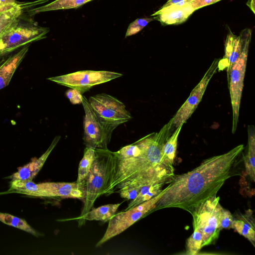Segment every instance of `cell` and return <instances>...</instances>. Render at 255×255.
<instances>
[{
    "mask_svg": "<svg viewBox=\"0 0 255 255\" xmlns=\"http://www.w3.org/2000/svg\"><path fill=\"white\" fill-rule=\"evenodd\" d=\"M244 148L240 144L229 151L204 160L187 173L173 175L154 209L176 208L189 213L201 203L216 195L232 176L237 158Z\"/></svg>",
    "mask_w": 255,
    "mask_h": 255,
    "instance_id": "6da1fadb",
    "label": "cell"
},
{
    "mask_svg": "<svg viewBox=\"0 0 255 255\" xmlns=\"http://www.w3.org/2000/svg\"><path fill=\"white\" fill-rule=\"evenodd\" d=\"M165 139L151 133L136 142L113 152L109 174L102 195H109L128 185L142 187L168 179L173 171L160 164Z\"/></svg>",
    "mask_w": 255,
    "mask_h": 255,
    "instance_id": "7a4b0ae2",
    "label": "cell"
},
{
    "mask_svg": "<svg viewBox=\"0 0 255 255\" xmlns=\"http://www.w3.org/2000/svg\"><path fill=\"white\" fill-rule=\"evenodd\" d=\"M95 150V158L83 185V207L78 218L90 211L96 199L102 195L111 164L113 151L108 148H96Z\"/></svg>",
    "mask_w": 255,
    "mask_h": 255,
    "instance_id": "3957f363",
    "label": "cell"
},
{
    "mask_svg": "<svg viewBox=\"0 0 255 255\" xmlns=\"http://www.w3.org/2000/svg\"><path fill=\"white\" fill-rule=\"evenodd\" d=\"M220 197L213 196L195 208L193 217L192 236L202 241V248L214 243L222 229L218 214Z\"/></svg>",
    "mask_w": 255,
    "mask_h": 255,
    "instance_id": "277c9868",
    "label": "cell"
},
{
    "mask_svg": "<svg viewBox=\"0 0 255 255\" xmlns=\"http://www.w3.org/2000/svg\"><path fill=\"white\" fill-rule=\"evenodd\" d=\"M8 192L40 197H59L83 200L85 194L76 182H44L35 183L32 181L12 180Z\"/></svg>",
    "mask_w": 255,
    "mask_h": 255,
    "instance_id": "5b68a950",
    "label": "cell"
},
{
    "mask_svg": "<svg viewBox=\"0 0 255 255\" xmlns=\"http://www.w3.org/2000/svg\"><path fill=\"white\" fill-rule=\"evenodd\" d=\"M88 100L110 137L117 127L132 118L125 104L110 95L99 94L90 96Z\"/></svg>",
    "mask_w": 255,
    "mask_h": 255,
    "instance_id": "8992f818",
    "label": "cell"
},
{
    "mask_svg": "<svg viewBox=\"0 0 255 255\" xmlns=\"http://www.w3.org/2000/svg\"><path fill=\"white\" fill-rule=\"evenodd\" d=\"M163 190V189H162ZM163 193L138 205L115 214L109 220L107 229L96 247H98L112 238L120 235L149 212L152 211Z\"/></svg>",
    "mask_w": 255,
    "mask_h": 255,
    "instance_id": "52a82bcc",
    "label": "cell"
},
{
    "mask_svg": "<svg viewBox=\"0 0 255 255\" xmlns=\"http://www.w3.org/2000/svg\"><path fill=\"white\" fill-rule=\"evenodd\" d=\"M49 31L47 27L20 24L19 22L0 36V56L45 38Z\"/></svg>",
    "mask_w": 255,
    "mask_h": 255,
    "instance_id": "ba28073f",
    "label": "cell"
},
{
    "mask_svg": "<svg viewBox=\"0 0 255 255\" xmlns=\"http://www.w3.org/2000/svg\"><path fill=\"white\" fill-rule=\"evenodd\" d=\"M122 76L121 73L109 71L81 70L50 77L47 80L70 88L76 89L83 94L94 86Z\"/></svg>",
    "mask_w": 255,
    "mask_h": 255,
    "instance_id": "9c48e42d",
    "label": "cell"
},
{
    "mask_svg": "<svg viewBox=\"0 0 255 255\" xmlns=\"http://www.w3.org/2000/svg\"><path fill=\"white\" fill-rule=\"evenodd\" d=\"M251 39L245 43L243 50L228 73V79L233 110L232 133L236 132L239 118V112L244 80Z\"/></svg>",
    "mask_w": 255,
    "mask_h": 255,
    "instance_id": "30bf717a",
    "label": "cell"
},
{
    "mask_svg": "<svg viewBox=\"0 0 255 255\" xmlns=\"http://www.w3.org/2000/svg\"><path fill=\"white\" fill-rule=\"evenodd\" d=\"M82 104L85 116L83 120V140L86 147L107 148L111 137L91 107L88 100L83 96Z\"/></svg>",
    "mask_w": 255,
    "mask_h": 255,
    "instance_id": "8fae6325",
    "label": "cell"
},
{
    "mask_svg": "<svg viewBox=\"0 0 255 255\" xmlns=\"http://www.w3.org/2000/svg\"><path fill=\"white\" fill-rule=\"evenodd\" d=\"M219 60V59H215L213 61L201 80L172 118L173 128H176L180 125H183L195 111L202 99L209 82L218 69Z\"/></svg>",
    "mask_w": 255,
    "mask_h": 255,
    "instance_id": "7c38bea8",
    "label": "cell"
},
{
    "mask_svg": "<svg viewBox=\"0 0 255 255\" xmlns=\"http://www.w3.org/2000/svg\"><path fill=\"white\" fill-rule=\"evenodd\" d=\"M251 35L252 30L249 28L243 30L239 36L229 31L225 43V55L218 61V68L220 71L227 68V72L230 71L239 57L246 42L251 39Z\"/></svg>",
    "mask_w": 255,
    "mask_h": 255,
    "instance_id": "4fadbf2b",
    "label": "cell"
},
{
    "mask_svg": "<svg viewBox=\"0 0 255 255\" xmlns=\"http://www.w3.org/2000/svg\"><path fill=\"white\" fill-rule=\"evenodd\" d=\"M194 11L191 4L188 3L160 8L151 16H154L155 19L163 25L179 24L185 22Z\"/></svg>",
    "mask_w": 255,
    "mask_h": 255,
    "instance_id": "5bb4252c",
    "label": "cell"
},
{
    "mask_svg": "<svg viewBox=\"0 0 255 255\" xmlns=\"http://www.w3.org/2000/svg\"><path fill=\"white\" fill-rule=\"evenodd\" d=\"M60 138V135L56 136L47 150L40 157L32 160L31 162L22 167H18L17 171L8 177V178L11 180L32 181V179L42 168L49 155L58 142Z\"/></svg>",
    "mask_w": 255,
    "mask_h": 255,
    "instance_id": "9a60e30c",
    "label": "cell"
},
{
    "mask_svg": "<svg viewBox=\"0 0 255 255\" xmlns=\"http://www.w3.org/2000/svg\"><path fill=\"white\" fill-rule=\"evenodd\" d=\"M28 50V45H26L16 54L11 55L0 63V90L9 84Z\"/></svg>",
    "mask_w": 255,
    "mask_h": 255,
    "instance_id": "2e32d148",
    "label": "cell"
},
{
    "mask_svg": "<svg viewBox=\"0 0 255 255\" xmlns=\"http://www.w3.org/2000/svg\"><path fill=\"white\" fill-rule=\"evenodd\" d=\"M255 222L253 211L249 209L234 220L232 228L247 239L255 247Z\"/></svg>",
    "mask_w": 255,
    "mask_h": 255,
    "instance_id": "e0dca14e",
    "label": "cell"
},
{
    "mask_svg": "<svg viewBox=\"0 0 255 255\" xmlns=\"http://www.w3.org/2000/svg\"><path fill=\"white\" fill-rule=\"evenodd\" d=\"M23 9L17 2L0 7V36L19 22Z\"/></svg>",
    "mask_w": 255,
    "mask_h": 255,
    "instance_id": "ac0fdd59",
    "label": "cell"
},
{
    "mask_svg": "<svg viewBox=\"0 0 255 255\" xmlns=\"http://www.w3.org/2000/svg\"><path fill=\"white\" fill-rule=\"evenodd\" d=\"M183 125H180L165 142L161 151L160 164L173 171V164L175 157L178 137Z\"/></svg>",
    "mask_w": 255,
    "mask_h": 255,
    "instance_id": "d6986e66",
    "label": "cell"
},
{
    "mask_svg": "<svg viewBox=\"0 0 255 255\" xmlns=\"http://www.w3.org/2000/svg\"><path fill=\"white\" fill-rule=\"evenodd\" d=\"M121 204H110L91 209L84 216L76 218L79 221V226L83 225L86 221H109L116 213Z\"/></svg>",
    "mask_w": 255,
    "mask_h": 255,
    "instance_id": "ffe728a7",
    "label": "cell"
},
{
    "mask_svg": "<svg viewBox=\"0 0 255 255\" xmlns=\"http://www.w3.org/2000/svg\"><path fill=\"white\" fill-rule=\"evenodd\" d=\"M169 179L158 181L142 186L137 196L130 201L125 210L149 200L159 194L162 190L163 186L167 183Z\"/></svg>",
    "mask_w": 255,
    "mask_h": 255,
    "instance_id": "44dd1931",
    "label": "cell"
},
{
    "mask_svg": "<svg viewBox=\"0 0 255 255\" xmlns=\"http://www.w3.org/2000/svg\"><path fill=\"white\" fill-rule=\"evenodd\" d=\"M248 150L244 156L246 171L251 180L255 181V133L254 126H248Z\"/></svg>",
    "mask_w": 255,
    "mask_h": 255,
    "instance_id": "7402d4cb",
    "label": "cell"
},
{
    "mask_svg": "<svg viewBox=\"0 0 255 255\" xmlns=\"http://www.w3.org/2000/svg\"><path fill=\"white\" fill-rule=\"evenodd\" d=\"M95 156L94 148L86 147L84 149L83 157L79 165L78 178L76 182L78 188L83 191L85 180L90 171Z\"/></svg>",
    "mask_w": 255,
    "mask_h": 255,
    "instance_id": "603a6c76",
    "label": "cell"
},
{
    "mask_svg": "<svg viewBox=\"0 0 255 255\" xmlns=\"http://www.w3.org/2000/svg\"><path fill=\"white\" fill-rule=\"evenodd\" d=\"M92 0H55L35 9V12L76 8Z\"/></svg>",
    "mask_w": 255,
    "mask_h": 255,
    "instance_id": "cb8c5ba5",
    "label": "cell"
},
{
    "mask_svg": "<svg viewBox=\"0 0 255 255\" xmlns=\"http://www.w3.org/2000/svg\"><path fill=\"white\" fill-rule=\"evenodd\" d=\"M0 221L5 224L28 232L34 236L38 237L42 235L30 226L25 220L11 214L0 212Z\"/></svg>",
    "mask_w": 255,
    "mask_h": 255,
    "instance_id": "d4e9b609",
    "label": "cell"
},
{
    "mask_svg": "<svg viewBox=\"0 0 255 255\" xmlns=\"http://www.w3.org/2000/svg\"><path fill=\"white\" fill-rule=\"evenodd\" d=\"M154 19V17L136 19L128 25L125 37H127L137 33L148 23Z\"/></svg>",
    "mask_w": 255,
    "mask_h": 255,
    "instance_id": "484cf974",
    "label": "cell"
},
{
    "mask_svg": "<svg viewBox=\"0 0 255 255\" xmlns=\"http://www.w3.org/2000/svg\"><path fill=\"white\" fill-rule=\"evenodd\" d=\"M141 188L138 186L128 185L122 187L117 193L120 194L121 197L131 201L137 196Z\"/></svg>",
    "mask_w": 255,
    "mask_h": 255,
    "instance_id": "4316f807",
    "label": "cell"
},
{
    "mask_svg": "<svg viewBox=\"0 0 255 255\" xmlns=\"http://www.w3.org/2000/svg\"><path fill=\"white\" fill-rule=\"evenodd\" d=\"M218 218L222 229L232 228L234 217L229 211L223 208L222 206L219 211Z\"/></svg>",
    "mask_w": 255,
    "mask_h": 255,
    "instance_id": "83f0119b",
    "label": "cell"
},
{
    "mask_svg": "<svg viewBox=\"0 0 255 255\" xmlns=\"http://www.w3.org/2000/svg\"><path fill=\"white\" fill-rule=\"evenodd\" d=\"M65 96L73 105L82 104V93L75 88H70L65 92Z\"/></svg>",
    "mask_w": 255,
    "mask_h": 255,
    "instance_id": "f1b7e54d",
    "label": "cell"
},
{
    "mask_svg": "<svg viewBox=\"0 0 255 255\" xmlns=\"http://www.w3.org/2000/svg\"><path fill=\"white\" fill-rule=\"evenodd\" d=\"M221 0H193L189 3L196 10L207 5L215 3Z\"/></svg>",
    "mask_w": 255,
    "mask_h": 255,
    "instance_id": "f546056e",
    "label": "cell"
},
{
    "mask_svg": "<svg viewBox=\"0 0 255 255\" xmlns=\"http://www.w3.org/2000/svg\"><path fill=\"white\" fill-rule=\"evenodd\" d=\"M193 0H168L167 2L161 7L166 8L171 6H181L189 3Z\"/></svg>",
    "mask_w": 255,
    "mask_h": 255,
    "instance_id": "4dcf8cb0",
    "label": "cell"
},
{
    "mask_svg": "<svg viewBox=\"0 0 255 255\" xmlns=\"http://www.w3.org/2000/svg\"><path fill=\"white\" fill-rule=\"evenodd\" d=\"M16 2L15 0H0V7L7 4Z\"/></svg>",
    "mask_w": 255,
    "mask_h": 255,
    "instance_id": "1f68e13d",
    "label": "cell"
},
{
    "mask_svg": "<svg viewBox=\"0 0 255 255\" xmlns=\"http://www.w3.org/2000/svg\"><path fill=\"white\" fill-rule=\"evenodd\" d=\"M247 5L249 6V7L252 10V11L255 13V0H251L250 2V3L248 4Z\"/></svg>",
    "mask_w": 255,
    "mask_h": 255,
    "instance_id": "d6a6232c",
    "label": "cell"
}]
</instances>
